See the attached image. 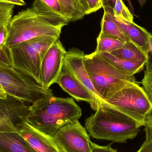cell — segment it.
I'll return each instance as SVG.
<instances>
[{
  "instance_id": "3",
  "label": "cell",
  "mask_w": 152,
  "mask_h": 152,
  "mask_svg": "<svg viewBox=\"0 0 152 152\" xmlns=\"http://www.w3.org/2000/svg\"><path fill=\"white\" fill-rule=\"evenodd\" d=\"M142 126L109 103L100 105L95 113L87 118L85 129L96 139L125 143L136 137Z\"/></svg>"
},
{
  "instance_id": "20",
  "label": "cell",
  "mask_w": 152,
  "mask_h": 152,
  "mask_svg": "<svg viewBox=\"0 0 152 152\" xmlns=\"http://www.w3.org/2000/svg\"><path fill=\"white\" fill-rule=\"evenodd\" d=\"M69 22L80 20L86 15L79 0H59Z\"/></svg>"
},
{
  "instance_id": "6",
  "label": "cell",
  "mask_w": 152,
  "mask_h": 152,
  "mask_svg": "<svg viewBox=\"0 0 152 152\" xmlns=\"http://www.w3.org/2000/svg\"><path fill=\"white\" fill-rule=\"evenodd\" d=\"M107 102L133 119L142 126L152 112V102L143 87L136 82L125 80Z\"/></svg>"
},
{
  "instance_id": "17",
  "label": "cell",
  "mask_w": 152,
  "mask_h": 152,
  "mask_svg": "<svg viewBox=\"0 0 152 152\" xmlns=\"http://www.w3.org/2000/svg\"><path fill=\"white\" fill-rule=\"evenodd\" d=\"M110 53L118 58L133 62L146 64L148 60L147 56L144 53L131 42H125L123 46Z\"/></svg>"
},
{
  "instance_id": "9",
  "label": "cell",
  "mask_w": 152,
  "mask_h": 152,
  "mask_svg": "<svg viewBox=\"0 0 152 152\" xmlns=\"http://www.w3.org/2000/svg\"><path fill=\"white\" fill-rule=\"evenodd\" d=\"M29 112V105L13 96L0 98V132H18Z\"/></svg>"
},
{
  "instance_id": "2",
  "label": "cell",
  "mask_w": 152,
  "mask_h": 152,
  "mask_svg": "<svg viewBox=\"0 0 152 152\" xmlns=\"http://www.w3.org/2000/svg\"><path fill=\"white\" fill-rule=\"evenodd\" d=\"M81 114L73 98L44 96L29 106L27 122L52 137L63 126L78 120Z\"/></svg>"
},
{
  "instance_id": "27",
  "label": "cell",
  "mask_w": 152,
  "mask_h": 152,
  "mask_svg": "<svg viewBox=\"0 0 152 152\" xmlns=\"http://www.w3.org/2000/svg\"><path fill=\"white\" fill-rule=\"evenodd\" d=\"M145 127L146 139L137 152H152V130L148 127Z\"/></svg>"
},
{
  "instance_id": "24",
  "label": "cell",
  "mask_w": 152,
  "mask_h": 152,
  "mask_svg": "<svg viewBox=\"0 0 152 152\" xmlns=\"http://www.w3.org/2000/svg\"><path fill=\"white\" fill-rule=\"evenodd\" d=\"M141 84L143 88L152 102V69H145Z\"/></svg>"
},
{
  "instance_id": "18",
  "label": "cell",
  "mask_w": 152,
  "mask_h": 152,
  "mask_svg": "<svg viewBox=\"0 0 152 152\" xmlns=\"http://www.w3.org/2000/svg\"><path fill=\"white\" fill-rule=\"evenodd\" d=\"M104 10L101 21V32L119 38L124 42H130L121 28L114 21L112 9H106Z\"/></svg>"
},
{
  "instance_id": "28",
  "label": "cell",
  "mask_w": 152,
  "mask_h": 152,
  "mask_svg": "<svg viewBox=\"0 0 152 152\" xmlns=\"http://www.w3.org/2000/svg\"><path fill=\"white\" fill-rule=\"evenodd\" d=\"M111 144L106 146H100L91 142V152H118L116 149H113Z\"/></svg>"
},
{
  "instance_id": "8",
  "label": "cell",
  "mask_w": 152,
  "mask_h": 152,
  "mask_svg": "<svg viewBox=\"0 0 152 152\" xmlns=\"http://www.w3.org/2000/svg\"><path fill=\"white\" fill-rule=\"evenodd\" d=\"M52 138L60 152H91L88 133L78 121L63 126Z\"/></svg>"
},
{
  "instance_id": "14",
  "label": "cell",
  "mask_w": 152,
  "mask_h": 152,
  "mask_svg": "<svg viewBox=\"0 0 152 152\" xmlns=\"http://www.w3.org/2000/svg\"><path fill=\"white\" fill-rule=\"evenodd\" d=\"M113 20L129 41L137 45L147 57L149 37L151 34L134 22L132 23L114 17Z\"/></svg>"
},
{
  "instance_id": "23",
  "label": "cell",
  "mask_w": 152,
  "mask_h": 152,
  "mask_svg": "<svg viewBox=\"0 0 152 152\" xmlns=\"http://www.w3.org/2000/svg\"><path fill=\"white\" fill-rule=\"evenodd\" d=\"M85 14L88 15L102 8L101 0H79Z\"/></svg>"
},
{
  "instance_id": "22",
  "label": "cell",
  "mask_w": 152,
  "mask_h": 152,
  "mask_svg": "<svg viewBox=\"0 0 152 152\" xmlns=\"http://www.w3.org/2000/svg\"><path fill=\"white\" fill-rule=\"evenodd\" d=\"M15 4L0 1V24H9L12 17Z\"/></svg>"
},
{
  "instance_id": "1",
  "label": "cell",
  "mask_w": 152,
  "mask_h": 152,
  "mask_svg": "<svg viewBox=\"0 0 152 152\" xmlns=\"http://www.w3.org/2000/svg\"><path fill=\"white\" fill-rule=\"evenodd\" d=\"M69 23L41 1L34 0L32 7L20 11L9 22L7 46L44 36L59 38L62 28Z\"/></svg>"
},
{
  "instance_id": "36",
  "label": "cell",
  "mask_w": 152,
  "mask_h": 152,
  "mask_svg": "<svg viewBox=\"0 0 152 152\" xmlns=\"http://www.w3.org/2000/svg\"><path fill=\"white\" fill-rule=\"evenodd\" d=\"M137 1L140 4V6L142 8L143 6H144L145 3H146L147 0H137Z\"/></svg>"
},
{
  "instance_id": "21",
  "label": "cell",
  "mask_w": 152,
  "mask_h": 152,
  "mask_svg": "<svg viewBox=\"0 0 152 152\" xmlns=\"http://www.w3.org/2000/svg\"><path fill=\"white\" fill-rule=\"evenodd\" d=\"M113 17L129 22H134V17L122 0H116L113 9Z\"/></svg>"
},
{
  "instance_id": "4",
  "label": "cell",
  "mask_w": 152,
  "mask_h": 152,
  "mask_svg": "<svg viewBox=\"0 0 152 152\" xmlns=\"http://www.w3.org/2000/svg\"><path fill=\"white\" fill-rule=\"evenodd\" d=\"M58 38L44 36L10 47L12 67L30 77L41 86L42 61L48 49Z\"/></svg>"
},
{
  "instance_id": "7",
  "label": "cell",
  "mask_w": 152,
  "mask_h": 152,
  "mask_svg": "<svg viewBox=\"0 0 152 152\" xmlns=\"http://www.w3.org/2000/svg\"><path fill=\"white\" fill-rule=\"evenodd\" d=\"M0 84L7 95L27 104H33L42 97L53 96L51 89L40 86L11 66L0 65Z\"/></svg>"
},
{
  "instance_id": "16",
  "label": "cell",
  "mask_w": 152,
  "mask_h": 152,
  "mask_svg": "<svg viewBox=\"0 0 152 152\" xmlns=\"http://www.w3.org/2000/svg\"><path fill=\"white\" fill-rule=\"evenodd\" d=\"M99 54L114 67L127 76H134L142 71L145 66V63L129 61L108 53Z\"/></svg>"
},
{
  "instance_id": "13",
  "label": "cell",
  "mask_w": 152,
  "mask_h": 152,
  "mask_svg": "<svg viewBox=\"0 0 152 152\" xmlns=\"http://www.w3.org/2000/svg\"><path fill=\"white\" fill-rule=\"evenodd\" d=\"M18 133L36 152H60L51 137L38 131L27 121L22 125Z\"/></svg>"
},
{
  "instance_id": "34",
  "label": "cell",
  "mask_w": 152,
  "mask_h": 152,
  "mask_svg": "<svg viewBox=\"0 0 152 152\" xmlns=\"http://www.w3.org/2000/svg\"><path fill=\"white\" fill-rule=\"evenodd\" d=\"M124 1H126V0H124ZM126 1L128 3L129 5V11H130L131 13H132V15L133 16H134V15H135L134 10V7H133V4H132V2H131V0H126Z\"/></svg>"
},
{
  "instance_id": "12",
  "label": "cell",
  "mask_w": 152,
  "mask_h": 152,
  "mask_svg": "<svg viewBox=\"0 0 152 152\" xmlns=\"http://www.w3.org/2000/svg\"><path fill=\"white\" fill-rule=\"evenodd\" d=\"M56 83L78 102H87L92 107L93 104V98L90 92L74 76L64 63Z\"/></svg>"
},
{
  "instance_id": "35",
  "label": "cell",
  "mask_w": 152,
  "mask_h": 152,
  "mask_svg": "<svg viewBox=\"0 0 152 152\" xmlns=\"http://www.w3.org/2000/svg\"><path fill=\"white\" fill-rule=\"evenodd\" d=\"M7 94L4 90L0 84V98H6L7 97Z\"/></svg>"
},
{
  "instance_id": "32",
  "label": "cell",
  "mask_w": 152,
  "mask_h": 152,
  "mask_svg": "<svg viewBox=\"0 0 152 152\" xmlns=\"http://www.w3.org/2000/svg\"><path fill=\"white\" fill-rule=\"evenodd\" d=\"M5 2L13 4L15 5H19V6H23L26 5V3L24 0H1Z\"/></svg>"
},
{
  "instance_id": "37",
  "label": "cell",
  "mask_w": 152,
  "mask_h": 152,
  "mask_svg": "<svg viewBox=\"0 0 152 152\" xmlns=\"http://www.w3.org/2000/svg\"><path fill=\"white\" fill-rule=\"evenodd\" d=\"M0 1H1V0H0Z\"/></svg>"
},
{
  "instance_id": "30",
  "label": "cell",
  "mask_w": 152,
  "mask_h": 152,
  "mask_svg": "<svg viewBox=\"0 0 152 152\" xmlns=\"http://www.w3.org/2000/svg\"><path fill=\"white\" fill-rule=\"evenodd\" d=\"M0 65L12 66L10 53L0 50Z\"/></svg>"
},
{
  "instance_id": "5",
  "label": "cell",
  "mask_w": 152,
  "mask_h": 152,
  "mask_svg": "<svg viewBox=\"0 0 152 152\" xmlns=\"http://www.w3.org/2000/svg\"><path fill=\"white\" fill-rule=\"evenodd\" d=\"M84 62L95 88L106 101L117 92L125 80L136 82L134 76L124 75L95 52L85 55Z\"/></svg>"
},
{
  "instance_id": "31",
  "label": "cell",
  "mask_w": 152,
  "mask_h": 152,
  "mask_svg": "<svg viewBox=\"0 0 152 152\" xmlns=\"http://www.w3.org/2000/svg\"><path fill=\"white\" fill-rule=\"evenodd\" d=\"M102 8L104 10L106 9H113L116 0H101Z\"/></svg>"
},
{
  "instance_id": "11",
  "label": "cell",
  "mask_w": 152,
  "mask_h": 152,
  "mask_svg": "<svg viewBox=\"0 0 152 152\" xmlns=\"http://www.w3.org/2000/svg\"><path fill=\"white\" fill-rule=\"evenodd\" d=\"M85 55L84 52L79 49L75 48L69 49L64 57V63L74 76L88 89L93 98V104L91 108L96 111L100 105L108 103V102L97 93L88 75L84 65Z\"/></svg>"
},
{
  "instance_id": "25",
  "label": "cell",
  "mask_w": 152,
  "mask_h": 152,
  "mask_svg": "<svg viewBox=\"0 0 152 152\" xmlns=\"http://www.w3.org/2000/svg\"><path fill=\"white\" fill-rule=\"evenodd\" d=\"M39 1H41L48 8H50L56 13L68 19L65 15L63 8L59 0H39Z\"/></svg>"
},
{
  "instance_id": "33",
  "label": "cell",
  "mask_w": 152,
  "mask_h": 152,
  "mask_svg": "<svg viewBox=\"0 0 152 152\" xmlns=\"http://www.w3.org/2000/svg\"><path fill=\"white\" fill-rule=\"evenodd\" d=\"M144 126L148 127L152 130V112L146 119Z\"/></svg>"
},
{
  "instance_id": "10",
  "label": "cell",
  "mask_w": 152,
  "mask_h": 152,
  "mask_svg": "<svg viewBox=\"0 0 152 152\" xmlns=\"http://www.w3.org/2000/svg\"><path fill=\"white\" fill-rule=\"evenodd\" d=\"M67 51L60 39H58L46 52L41 66V86L49 88L56 83L64 65Z\"/></svg>"
},
{
  "instance_id": "19",
  "label": "cell",
  "mask_w": 152,
  "mask_h": 152,
  "mask_svg": "<svg viewBox=\"0 0 152 152\" xmlns=\"http://www.w3.org/2000/svg\"><path fill=\"white\" fill-rule=\"evenodd\" d=\"M125 43V42L119 38L100 31L99 36L96 39L97 45L95 52L97 53H110L123 46Z\"/></svg>"
},
{
  "instance_id": "29",
  "label": "cell",
  "mask_w": 152,
  "mask_h": 152,
  "mask_svg": "<svg viewBox=\"0 0 152 152\" xmlns=\"http://www.w3.org/2000/svg\"><path fill=\"white\" fill-rule=\"evenodd\" d=\"M148 60L145 64V69H152V34H151L149 37L148 42Z\"/></svg>"
},
{
  "instance_id": "15",
  "label": "cell",
  "mask_w": 152,
  "mask_h": 152,
  "mask_svg": "<svg viewBox=\"0 0 152 152\" xmlns=\"http://www.w3.org/2000/svg\"><path fill=\"white\" fill-rule=\"evenodd\" d=\"M0 152H36L18 132H0Z\"/></svg>"
},
{
  "instance_id": "26",
  "label": "cell",
  "mask_w": 152,
  "mask_h": 152,
  "mask_svg": "<svg viewBox=\"0 0 152 152\" xmlns=\"http://www.w3.org/2000/svg\"><path fill=\"white\" fill-rule=\"evenodd\" d=\"M8 25L0 24V50L10 53V49L7 45Z\"/></svg>"
}]
</instances>
